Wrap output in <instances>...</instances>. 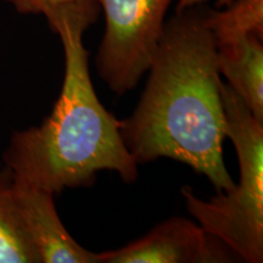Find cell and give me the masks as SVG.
<instances>
[{
	"instance_id": "12",
	"label": "cell",
	"mask_w": 263,
	"mask_h": 263,
	"mask_svg": "<svg viewBox=\"0 0 263 263\" xmlns=\"http://www.w3.org/2000/svg\"><path fill=\"white\" fill-rule=\"evenodd\" d=\"M0 171H2V161H0Z\"/></svg>"
},
{
	"instance_id": "9",
	"label": "cell",
	"mask_w": 263,
	"mask_h": 263,
	"mask_svg": "<svg viewBox=\"0 0 263 263\" xmlns=\"http://www.w3.org/2000/svg\"><path fill=\"white\" fill-rule=\"evenodd\" d=\"M224 8L203 14L216 44L251 34L263 38V0H233Z\"/></svg>"
},
{
	"instance_id": "7",
	"label": "cell",
	"mask_w": 263,
	"mask_h": 263,
	"mask_svg": "<svg viewBox=\"0 0 263 263\" xmlns=\"http://www.w3.org/2000/svg\"><path fill=\"white\" fill-rule=\"evenodd\" d=\"M263 38L245 35L216 44L219 73L244 101L252 115L263 122Z\"/></svg>"
},
{
	"instance_id": "6",
	"label": "cell",
	"mask_w": 263,
	"mask_h": 263,
	"mask_svg": "<svg viewBox=\"0 0 263 263\" xmlns=\"http://www.w3.org/2000/svg\"><path fill=\"white\" fill-rule=\"evenodd\" d=\"M11 194L20 221L41 263H99L98 254L81 246L65 228L54 194L18 182L12 176Z\"/></svg>"
},
{
	"instance_id": "11",
	"label": "cell",
	"mask_w": 263,
	"mask_h": 263,
	"mask_svg": "<svg viewBox=\"0 0 263 263\" xmlns=\"http://www.w3.org/2000/svg\"><path fill=\"white\" fill-rule=\"evenodd\" d=\"M207 0H178V5H177V12L185 11V10H190L196 8V6L203 4ZM233 0H217V5L224 8V6L229 5Z\"/></svg>"
},
{
	"instance_id": "5",
	"label": "cell",
	"mask_w": 263,
	"mask_h": 263,
	"mask_svg": "<svg viewBox=\"0 0 263 263\" xmlns=\"http://www.w3.org/2000/svg\"><path fill=\"white\" fill-rule=\"evenodd\" d=\"M234 258L221 240L183 217L160 223L123 248L98 254L99 263H227Z\"/></svg>"
},
{
	"instance_id": "1",
	"label": "cell",
	"mask_w": 263,
	"mask_h": 263,
	"mask_svg": "<svg viewBox=\"0 0 263 263\" xmlns=\"http://www.w3.org/2000/svg\"><path fill=\"white\" fill-rule=\"evenodd\" d=\"M134 112L120 132L134 161L167 157L203 174L217 192L234 186L223 159L226 117L217 47L195 8L166 21Z\"/></svg>"
},
{
	"instance_id": "2",
	"label": "cell",
	"mask_w": 263,
	"mask_h": 263,
	"mask_svg": "<svg viewBox=\"0 0 263 263\" xmlns=\"http://www.w3.org/2000/svg\"><path fill=\"white\" fill-rule=\"evenodd\" d=\"M99 9L97 0H81L45 17L64 47L60 97L41 126L12 134L3 155L12 178L54 195L90 186L100 171L116 172L126 183L138 178L120 121L100 103L90 80L83 34L97 21Z\"/></svg>"
},
{
	"instance_id": "10",
	"label": "cell",
	"mask_w": 263,
	"mask_h": 263,
	"mask_svg": "<svg viewBox=\"0 0 263 263\" xmlns=\"http://www.w3.org/2000/svg\"><path fill=\"white\" fill-rule=\"evenodd\" d=\"M22 15L49 16L64 6L74 4L81 0H3Z\"/></svg>"
},
{
	"instance_id": "4",
	"label": "cell",
	"mask_w": 263,
	"mask_h": 263,
	"mask_svg": "<svg viewBox=\"0 0 263 263\" xmlns=\"http://www.w3.org/2000/svg\"><path fill=\"white\" fill-rule=\"evenodd\" d=\"M105 15V33L95 66L115 94L137 87L149 70L172 0H97Z\"/></svg>"
},
{
	"instance_id": "3",
	"label": "cell",
	"mask_w": 263,
	"mask_h": 263,
	"mask_svg": "<svg viewBox=\"0 0 263 263\" xmlns=\"http://www.w3.org/2000/svg\"><path fill=\"white\" fill-rule=\"evenodd\" d=\"M226 137L238 156L240 180L209 201L183 188L188 211L240 261L263 262V122L227 83L221 85Z\"/></svg>"
},
{
	"instance_id": "8",
	"label": "cell",
	"mask_w": 263,
	"mask_h": 263,
	"mask_svg": "<svg viewBox=\"0 0 263 263\" xmlns=\"http://www.w3.org/2000/svg\"><path fill=\"white\" fill-rule=\"evenodd\" d=\"M0 263H41L18 218L6 168L0 171Z\"/></svg>"
}]
</instances>
